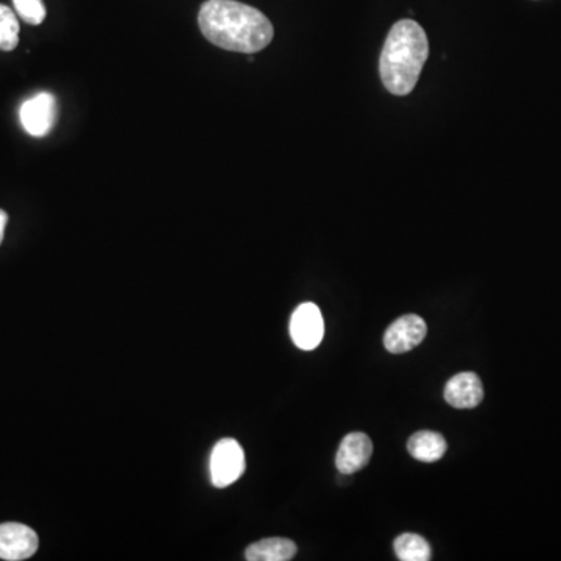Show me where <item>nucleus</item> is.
Wrapping results in <instances>:
<instances>
[{"label":"nucleus","instance_id":"obj_1","mask_svg":"<svg viewBox=\"0 0 561 561\" xmlns=\"http://www.w3.org/2000/svg\"><path fill=\"white\" fill-rule=\"evenodd\" d=\"M198 25L209 43L230 52H259L275 35L262 11L236 0H208L200 8Z\"/></svg>","mask_w":561,"mask_h":561},{"label":"nucleus","instance_id":"obj_14","mask_svg":"<svg viewBox=\"0 0 561 561\" xmlns=\"http://www.w3.org/2000/svg\"><path fill=\"white\" fill-rule=\"evenodd\" d=\"M16 13L22 21L30 25H39L46 19L47 11L43 0H13Z\"/></svg>","mask_w":561,"mask_h":561},{"label":"nucleus","instance_id":"obj_2","mask_svg":"<svg viewBox=\"0 0 561 561\" xmlns=\"http://www.w3.org/2000/svg\"><path fill=\"white\" fill-rule=\"evenodd\" d=\"M429 55V43L421 25L412 19L396 22L385 39L379 72L385 89L395 96H407L417 86Z\"/></svg>","mask_w":561,"mask_h":561},{"label":"nucleus","instance_id":"obj_6","mask_svg":"<svg viewBox=\"0 0 561 561\" xmlns=\"http://www.w3.org/2000/svg\"><path fill=\"white\" fill-rule=\"evenodd\" d=\"M39 538L35 530L19 523L0 524V558L22 561L38 551Z\"/></svg>","mask_w":561,"mask_h":561},{"label":"nucleus","instance_id":"obj_10","mask_svg":"<svg viewBox=\"0 0 561 561\" xmlns=\"http://www.w3.org/2000/svg\"><path fill=\"white\" fill-rule=\"evenodd\" d=\"M410 456L424 463H434L442 459L448 451L445 437L438 432L420 431L413 434L407 443Z\"/></svg>","mask_w":561,"mask_h":561},{"label":"nucleus","instance_id":"obj_3","mask_svg":"<svg viewBox=\"0 0 561 561\" xmlns=\"http://www.w3.org/2000/svg\"><path fill=\"white\" fill-rule=\"evenodd\" d=\"M245 471V452L233 438H223L214 446L209 459L212 485L226 488L233 485Z\"/></svg>","mask_w":561,"mask_h":561},{"label":"nucleus","instance_id":"obj_5","mask_svg":"<svg viewBox=\"0 0 561 561\" xmlns=\"http://www.w3.org/2000/svg\"><path fill=\"white\" fill-rule=\"evenodd\" d=\"M57 114V99L49 92H39L32 99L22 103L19 119L29 135L43 138L52 131L57 122Z\"/></svg>","mask_w":561,"mask_h":561},{"label":"nucleus","instance_id":"obj_4","mask_svg":"<svg viewBox=\"0 0 561 561\" xmlns=\"http://www.w3.org/2000/svg\"><path fill=\"white\" fill-rule=\"evenodd\" d=\"M325 336V320L317 304L303 303L290 318V337L303 351H312Z\"/></svg>","mask_w":561,"mask_h":561},{"label":"nucleus","instance_id":"obj_7","mask_svg":"<svg viewBox=\"0 0 561 561\" xmlns=\"http://www.w3.org/2000/svg\"><path fill=\"white\" fill-rule=\"evenodd\" d=\"M427 334V325L418 315H404L385 331V350L392 354H404L417 348Z\"/></svg>","mask_w":561,"mask_h":561},{"label":"nucleus","instance_id":"obj_11","mask_svg":"<svg viewBox=\"0 0 561 561\" xmlns=\"http://www.w3.org/2000/svg\"><path fill=\"white\" fill-rule=\"evenodd\" d=\"M297 544L287 538H267L247 547L248 561H289L297 555Z\"/></svg>","mask_w":561,"mask_h":561},{"label":"nucleus","instance_id":"obj_15","mask_svg":"<svg viewBox=\"0 0 561 561\" xmlns=\"http://www.w3.org/2000/svg\"><path fill=\"white\" fill-rule=\"evenodd\" d=\"M8 214L0 209V244L4 240L5 228H7Z\"/></svg>","mask_w":561,"mask_h":561},{"label":"nucleus","instance_id":"obj_9","mask_svg":"<svg viewBox=\"0 0 561 561\" xmlns=\"http://www.w3.org/2000/svg\"><path fill=\"white\" fill-rule=\"evenodd\" d=\"M445 399L449 406L456 409H474L484 399V385L479 376L471 371L456 374L446 384Z\"/></svg>","mask_w":561,"mask_h":561},{"label":"nucleus","instance_id":"obj_8","mask_svg":"<svg viewBox=\"0 0 561 561\" xmlns=\"http://www.w3.org/2000/svg\"><path fill=\"white\" fill-rule=\"evenodd\" d=\"M373 456V443L364 432H351L343 438L337 451L336 465L345 476L357 473L370 462Z\"/></svg>","mask_w":561,"mask_h":561},{"label":"nucleus","instance_id":"obj_13","mask_svg":"<svg viewBox=\"0 0 561 561\" xmlns=\"http://www.w3.org/2000/svg\"><path fill=\"white\" fill-rule=\"evenodd\" d=\"M19 43V22L7 5L0 4V50L11 52Z\"/></svg>","mask_w":561,"mask_h":561},{"label":"nucleus","instance_id":"obj_12","mask_svg":"<svg viewBox=\"0 0 561 561\" xmlns=\"http://www.w3.org/2000/svg\"><path fill=\"white\" fill-rule=\"evenodd\" d=\"M396 557L401 561L431 560V546L417 533H403L395 540Z\"/></svg>","mask_w":561,"mask_h":561}]
</instances>
